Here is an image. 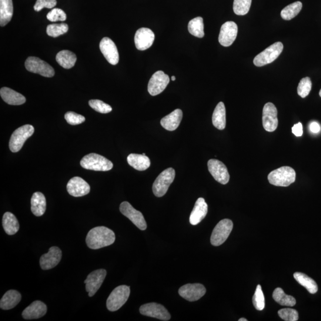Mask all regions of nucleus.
<instances>
[{"instance_id":"nucleus-17","label":"nucleus","mask_w":321,"mask_h":321,"mask_svg":"<svg viewBox=\"0 0 321 321\" xmlns=\"http://www.w3.org/2000/svg\"><path fill=\"white\" fill-rule=\"evenodd\" d=\"M238 33V27L236 23L229 21L227 22L221 28L219 41L223 46H230L233 44L236 39Z\"/></svg>"},{"instance_id":"nucleus-36","label":"nucleus","mask_w":321,"mask_h":321,"mask_svg":"<svg viewBox=\"0 0 321 321\" xmlns=\"http://www.w3.org/2000/svg\"><path fill=\"white\" fill-rule=\"evenodd\" d=\"M302 9V3L296 2L286 7L281 12L282 18L286 21H290L299 14Z\"/></svg>"},{"instance_id":"nucleus-47","label":"nucleus","mask_w":321,"mask_h":321,"mask_svg":"<svg viewBox=\"0 0 321 321\" xmlns=\"http://www.w3.org/2000/svg\"><path fill=\"white\" fill-rule=\"evenodd\" d=\"M309 128L311 132L314 133H317L320 131V127L318 123L314 122L310 123Z\"/></svg>"},{"instance_id":"nucleus-48","label":"nucleus","mask_w":321,"mask_h":321,"mask_svg":"<svg viewBox=\"0 0 321 321\" xmlns=\"http://www.w3.org/2000/svg\"><path fill=\"white\" fill-rule=\"evenodd\" d=\"M239 321H247V319L245 318H240L239 319Z\"/></svg>"},{"instance_id":"nucleus-19","label":"nucleus","mask_w":321,"mask_h":321,"mask_svg":"<svg viewBox=\"0 0 321 321\" xmlns=\"http://www.w3.org/2000/svg\"><path fill=\"white\" fill-rule=\"evenodd\" d=\"M62 252L58 247H50L47 253L43 254L40 258V266L43 270L53 269L62 259Z\"/></svg>"},{"instance_id":"nucleus-25","label":"nucleus","mask_w":321,"mask_h":321,"mask_svg":"<svg viewBox=\"0 0 321 321\" xmlns=\"http://www.w3.org/2000/svg\"><path fill=\"white\" fill-rule=\"evenodd\" d=\"M0 95L3 101L9 105H20L26 102L24 96L7 87H4L0 90Z\"/></svg>"},{"instance_id":"nucleus-44","label":"nucleus","mask_w":321,"mask_h":321,"mask_svg":"<svg viewBox=\"0 0 321 321\" xmlns=\"http://www.w3.org/2000/svg\"><path fill=\"white\" fill-rule=\"evenodd\" d=\"M65 118L69 125L73 126L80 125L85 121L84 116L72 112L67 113L65 116Z\"/></svg>"},{"instance_id":"nucleus-33","label":"nucleus","mask_w":321,"mask_h":321,"mask_svg":"<svg viewBox=\"0 0 321 321\" xmlns=\"http://www.w3.org/2000/svg\"><path fill=\"white\" fill-rule=\"evenodd\" d=\"M294 278L300 285L305 287L311 294H315L318 290L316 283L305 274L297 272L294 274Z\"/></svg>"},{"instance_id":"nucleus-10","label":"nucleus","mask_w":321,"mask_h":321,"mask_svg":"<svg viewBox=\"0 0 321 321\" xmlns=\"http://www.w3.org/2000/svg\"><path fill=\"white\" fill-rule=\"evenodd\" d=\"M120 212L129 219L138 229L145 230L147 228L146 221L143 214L134 208L128 202H123L120 204Z\"/></svg>"},{"instance_id":"nucleus-15","label":"nucleus","mask_w":321,"mask_h":321,"mask_svg":"<svg viewBox=\"0 0 321 321\" xmlns=\"http://www.w3.org/2000/svg\"><path fill=\"white\" fill-rule=\"evenodd\" d=\"M170 82L169 76L165 73L156 72L150 79L148 86V91L150 95L156 96L165 91Z\"/></svg>"},{"instance_id":"nucleus-30","label":"nucleus","mask_w":321,"mask_h":321,"mask_svg":"<svg viewBox=\"0 0 321 321\" xmlns=\"http://www.w3.org/2000/svg\"><path fill=\"white\" fill-rule=\"evenodd\" d=\"M3 226L9 235H14L19 230V223L16 217L11 212H7L3 217Z\"/></svg>"},{"instance_id":"nucleus-2","label":"nucleus","mask_w":321,"mask_h":321,"mask_svg":"<svg viewBox=\"0 0 321 321\" xmlns=\"http://www.w3.org/2000/svg\"><path fill=\"white\" fill-rule=\"evenodd\" d=\"M268 180L274 186L287 187L295 182L296 172L292 167L284 166L271 172Z\"/></svg>"},{"instance_id":"nucleus-4","label":"nucleus","mask_w":321,"mask_h":321,"mask_svg":"<svg viewBox=\"0 0 321 321\" xmlns=\"http://www.w3.org/2000/svg\"><path fill=\"white\" fill-rule=\"evenodd\" d=\"M130 293L129 286L125 285L116 287L106 300V307L111 312L118 310L128 301Z\"/></svg>"},{"instance_id":"nucleus-27","label":"nucleus","mask_w":321,"mask_h":321,"mask_svg":"<svg viewBox=\"0 0 321 321\" xmlns=\"http://www.w3.org/2000/svg\"><path fill=\"white\" fill-rule=\"evenodd\" d=\"M212 124L219 130H224L226 126V112L225 103L220 102L214 110L212 115Z\"/></svg>"},{"instance_id":"nucleus-23","label":"nucleus","mask_w":321,"mask_h":321,"mask_svg":"<svg viewBox=\"0 0 321 321\" xmlns=\"http://www.w3.org/2000/svg\"><path fill=\"white\" fill-rule=\"evenodd\" d=\"M207 213H208V205L205 199L202 198H198L190 214V223L193 226L198 225L205 219Z\"/></svg>"},{"instance_id":"nucleus-20","label":"nucleus","mask_w":321,"mask_h":321,"mask_svg":"<svg viewBox=\"0 0 321 321\" xmlns=\"http://www.w3.org/2000/svg\"><path fill=\"white\" fill-rule=\"evenodd\" d=\"M67 190L70 195L81 197L88 195L91 187L85 180L80 177H74L69 180L67 185Z\"/></svg>"},{"instance_id":"nucleus-29","label":"nucleus","mask_w":321,"mask_h":321,"mask_svg":"<svg viewBox=\"0 0 321 321\" xmlns=\"http://www.w3.org/2000/svg\"><path fill=\"white\" fill-rule=\"evenodd\" d=\"M31 210L36 217H41L44 214L46 210V199L43 194L41 192H35L33 194L31 198Z\"/></svg>"},{"instance_id":"nucleus-8","label":"nucleus","mask_w":321,"mask_h":321,"mask_svg":"<svg viewBox=\"0 0 321 321\" xmlns=\"http://www.w3.org/2000/svg\"><path fill=\"white\" fill-rule=\"evenodd\" d=\"M233 223L232 220L224 219L217 224L214 228L210 243L214 246H219L226 242L233 230Z\"/></svg>"},{"instance_id":"nucleus-7","label":"nucleus","mask_w":321,"mask_h":321,"mask_svg":"<svg viewBox=\"0 0 321 321\" xmlns=\"http://www.w3.org/2000/svg\"><path fill=\"white\" fill-rule=\"evenodd\" d=\"M283 50V44L282 42L273 43L255 57L253 60L254 65L257 67H262L273 63L279 58Z\"/></svg>"},{"instance_id":"nucleus-32","label":"nucleus","mask_w":321,"mask_h":321,"mask_svg":"<svg viewBox=\"0 0 321 321\" xmlns=\"http://www.w3.org/2000/svg\"><path fill=\"white\" fill-rule=\"evenodd\" d=\"M77 58L75 54L69 50H62L56 56V61L66 69H70L75 66Z\"/></svg>"},{"instance_id":"nucleus-14","label":"nucleus","mask_w":321,"mask_h":321,"mask_svg":"<svg viewBox=\"0 0 321 321\" xmlns=\"http://www.w3.org/2000/svg\"><path fill=\"white\" fill-rule=\"evenodd\" d=\"M179 293L186 300L195 302L205 295L206 289L201 284H187L180 287Z\"/></svg>"},{"instance_id":"nucleus-1","label":"nucleus","mask_w":321,"mask_h":321,"mask_svg":"<svg viewBox=\"0 0 321 321\" xmlns=\"http://www.w3.org/2000/svg\"><path fill=\"white\" fill-rule=\"evenodd\" d=\"M115 240L113 231L106 227L99 226L89 231L86 236V243L89 248L95 250L112 245Z\"/></svg>"},{"instance_id":"nucleus-37","label":"nucleus","mask_w":321,"mask_h":321,"mask_svg":"<svg viewBox=\"0 0 321 321\" xmlns=\"http://www.w3.org/2000/svg\"><path fill=\"white\" fill-rule=\"evenodd\" d=\"M252 0H234V12L237 15H245L249 12Z\"/></svg>"},{"instance_id":"nucleus-12","label":"nucleus","mask_w":321,"mask_h":321,"mask_svg":"<svg viewBox=\"0 0 321 321\" xmlns=\"http://www.w3.org/2000/svg\"><path fill=\"white\" fill-rule=\"evenodd\" d=\"M139 311L142 315L154 317L162 320L167 321L171 318V315L165 307L156 303L145 304L140 306Z\"/></svg>"},{"instance_id":"nucleus-35","label":"nucleus","mask_w":321,"mask_h":321,"mask_svg":"<svg viewBox=\"0 0 321 321\" xmlns=\"http://www.w3.org/2000/svg\"><path fill=\"white\" fill-rule=\"evenodd\" d=\"M188 30L190 34L199 38H203L204 33L203 20L201 17H197L189 22Z\"/></svg>"},{"instance_id":"nucleus-21","label":"nucleus","mask_w":321,"mask_h":321,"mask_svg":"<svg viewBox=\"0 0 321 321\" xmlns=\"http://www.w3.org/2000/svg\"><path fill=\"white\" fill-rule=\"evenodd\" d=\"M155 39V34L151 30L142 28L136 31L135 36L136 47L140 51L148 49L153 44Z\"/></svg>"},{"instance_id":"nucleus-45","label":"nucleus","mask_w":321,"mask_h":321,"mask_svg":"<svg viewBox=\"0 0 321 321\" xmlns=\"http://www.w3.org/2000/svg\"><path fill=\"white\" fill-rule=\"evenodd\" d=\"M57 5V0H37L34 6L36 12L41 11L43 8L52 9Z\"/></svg>"},{"instance_id":"nucleus-13","label":"nucleus","mask_w":321,"mask_h":321,"mask_svg":"<svg viewBox=\"0 0 321 321\" xmlns=\"http://www.w3.org/2000/svg\"><path fill=\"white\" fill-rule=\"evenodd\" d=\"M106 276L105 270L99 269L90 273L85 280L86 290L89 297H92L101 287Z\"/></svg>"},{"instance_id":"nucleus-50","label":"nucleus","mask_w":321,"mask_h":321,"mask_svg":"<svg viewBox=\"0 0 321 321\" xmlns=\"http://www.w3.org/2000/svg\"><path fill=\"white\" fill-rule=\"evenodd\" d=\"M319 95L321 97V89L320 90V91H319Z\"/></svg>"},{"instance_id":"nucleus-5","label":"nucleus","mask_w":321,"mask_h":321,"mask_svg":"<svg viewBox=\"0 0 321 321\" xmlns=\"http://www.w3.org/2000/svg\"><path fill=\"white\" fill-rule=\"evenodd\" d=\"M175 170L173 168H169L160 173L153 184V193L156 197H162L165 195L171 184L175 180Z\"/></svg>"},{"instance_id":"nucleus-24","label":"nucleus","mask_w":321,"mask_h":321,"mask_svg":"<svg viewBox=\"0 0 321 321\" xmlns=\"http://www.w3.org/2000/svg\"><path fill=\"white\" fill-rule=\"evenodd\" d=\"M183 118V112L176 109L161 120V125L169 131H174L178 128Z\"/></svg>"},{"instance_id":"nucleus-11","label":"nucleus","mask_w":321,"mask_h":321,"mask_svg":"<svg viewBox=\"0 0 321 321\" xmlns=\"http://www.w3.org/2000/svg\"><path fill=\"white\" fill-rule=\"evenodd\" d=\"M277 110L272 102H268L264 105L262 113V125L264 129L269 132H273L278 127Z\"/></svg>"},{"instance_id":"nucleus-34","label":"nucleus","mask_w":321,"mask_h":321,"mask_svg":"<svg viewBox=\"0 0 321 321\" xmlns=\"http://www.w3.org/2000/svg\"><path fill=\"white\" fill-rule=\"evenodd\" d=\"M273 299L280 305L287 306H294L296 305V301L292 296L287 295L282 289L277 288L274 291Z\"/></svg>"},{"instance_id":"nucleus-41","label":"nucleus","mask_w":321,"mask_h":321,"mask_svg":"<svg viewBox=\"0 0 321 321\" xmlns=\"http://www.w3.org/2000/svg\"><path fill=\"white\" fill-rule=\"evenodd\" d=\"M89 105L96 112L102 114L109 113L113 110L111 106L98 99L90 100Z\"/></svg>"},{"instance_id":"nucleus-26","label":"nucleus","mask_w":321,"mask_h":321,"mask_svg":"<svg viewBox=\"0 0 321 321\" xmlns=\"http://www.w3.org/2000/svg\"><path fill=\"white\" fill-rule=\"evenodd\" d=\"M22 299L21 294L18 291L11 290L8 291L0 301V307L3 310L14 308Z\"/></svg>"},{"instance_id":"nucleus-38","label":"nucleus","mask_w":321,"mask_h":321,"mask_svg":"<svg viewBox=\"0 0 321 321\" xmlns=\"http://www.w3.org/2000/svg\"><path fill=\"white\" fill-rule=\"evenodd\" d=\"M69 26L66 23H60V24L49 25L46 28V33L49 36L53 38L65 34L68 32Z\"/></svg>"},{"instance_id":"nucleus-43","label":"nucleus","mask_w":321,"mask_h":321,"mask_svg":"<svg viewBox=\"0 0 321 321\" xmlns=\"http://www.w3.org/2000/svg\"><path fill=\"white\" fill-rule=\"evenodd\" d=\"M46 18H47L48 21L52 22L65 21L67 19V16L63 10L55 8L48 13L47 15H46Z\"/></svg>"},{"instance_id":"nucleus-46","label":"nucleus","mask_w":321,"mask_h":321,"mask_svg":"<svg viewBox=\"0 0 321 321\" xmlns=\"http://www.w3.org/2000/svg\"><path fill=\"white\" fill-rule=\"evenodd\" d=\"M292 132L297 137L302 136L303 135V126L301 123L294 125L292 128Z\"/></svg>"},{"instance_id":"nucleus-42","label":"nucleus","mask_w":321,"mask_h":321,"mask_svg":"<svg viewBox=\"0 0 321 321\" xmlns=\"http://www.w3.org/2000/svg\"><path fill=\"white\" fill-rule=\"evenodd\" d=\"M281 318L286 321H296L299 319V313L295 309L285 308L279 311Z\"/></svg>"},{"instance_id":"nucleus-40","label":"nucleus","mask_w":321,"mask_h":321,"mask_svg":"<svg viewBox=\"0 0 321 321\" xmlns=\"http://www.w3.org/2000/svg\"><path fill=\"white\" fill-rule=\"evenodd\" d=\"M311 89H312V82L308 77H306L300 80L297 88V93L299 96L304 98L309 94Z\"/></svg>"},{"instance_id":"nucleus-39","label":"nucleus","mask_w":321,"mask_h":321,"mask_svg":"<svg viewBox=\"0 0 321 321\" xmlns=\"http://www.w3.org/2000/svg\"><path fill=\"white\" fill-rule=\"evenodd\" d=\"M252 301L256 309L262 310L265 307V297H264L262 287L260 285L256 287Z\"/></svg>"},{"instance_id":"nucleus-28","label":"nucleus","mask_w":321,"mask_h":321,"mask_svg":"<svg viewBox=\"0 0 321 321\" xmlns=\"http://www.w3.org/2000/svg\"><path fill=\"white\" fill-rule=\"evenodd\" d=\"M127 159L129 165L138 171H144L150 166V161L148 157L143 154L131 153Z\"/></svg>"},{"instance_id":"nucleus-6","label":"nucleus","mask_w":321,"mask_h":321,"mask_svg":"<svg viewBox=\"0 0 321 321\" xmlns=\"http://www.w3.org/2000/svg\"><path fill=\"white\" fill-rule=\"evenodd\" d=\"M34 128L32 125H26L20 127L13 133L9 142V148L13 152H18L24 145L26 140L32 136Z\"/></svg>"},{"instance_id":"nucleus-18","label":"nucleus","mask_w":321,"mask_h":321,"mask_svg":"<svg viewBox=\"0 0 321 321\" xmlns=\"http://www.w3.org/2000/svg\"><path fill=\"white\" fill-rule=\"evenodd\" d=\"M99 48L107 61L112 65L118 64L119 55L118 48L112 40L103 38L99 43Z\"/></svg>"},{"instance_id":"nucleus-9","label":"nucleus","mask_w":321,"mask_h":321,"mask_svg":"<svg viewBox=\"0 0 321 321\" xmlns=\"http://www.w3.org/2000/svg\"><path fill=\"white\" fill-rule=\"evenodd\" d=\"M25 65L28 71L46 78H51L55 75V70L51 66L36 57H29L26 59Z\"/></svg>"},{"instance_id":"nucleus-31","label":"nucleus","mask_w":321,"mask_h":321,"mask_svg":"<svg viewBox=\"0 0 321 321\" xmlns=\"http://www.w3.org/2000/svg\"><path fill=\"white\" fill-rule=\"evenodd\" d=\"M13 14L12 0H0V25L5 26L11 21Z\"/></svg>"},{"instance_id":"nucleus-22","label":"nucleus","mask_w":321,"mask_h":321,"mask_svg":"<svg viewBox=\"0 0 321 321\" xmlns=\"http://www.w3.org/2000/svg\"><path fill=\"white\" fill-rule=\"evenodd\" d=\"M47 312V307L41 301L36 300L23 311L22 316L27 320L39 319Z\"/></svg>"},{"instance_id":"nucleus-3","label":"nucleus","mask_w":321,"mask_h":321,"mask_svg":"<svg viewBox=\"0 0 321 321\" xmlns=\"http://www.w3.org/2000/svg\"><path fill=\"white\" fill-rule=\"evenodd\" d=\"M80 164L83 169L93 171H110L113 167V164L110 160L95 153H89L83 157Z\"/></svg>"},{"instance_id":"nucleus-49","label":"nucleus","mask_w":321,"mask_h":321,"mask_svg":"<svg viewBox=\"0 0 321 321\" xmlns=\"http://www.w3.org/2000/svg\"><path fill=\"white\" fill-rule=\"evenodd\" d=\"M172 80H173V81H175V80H176V77L175 76H173L172 77Z\"/></svg>"},{"instance_id":"nucleus-16","label":"nucleus","mask_w":321,"mask_h":321,"mask_svg":"<svg viewBox=\"0 0 321 321\" xmlns=\"http://www.w3.org/2000/svg\"><path fill=\"white\" fill-rule=\"evenodd\" d=\"M208 170L214 179L222 185H226L230 180V175L226 166L219 160L211 159L208 162Z\"/></svg>"}]
</instances>
